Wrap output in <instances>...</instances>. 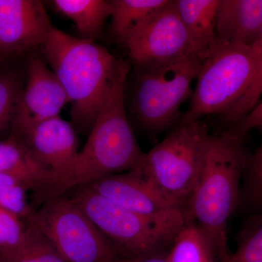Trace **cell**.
Instances as JSON below:
<instances>
[{
	"label": "cell",
	"instance_id": "6da1fadb",
	"mask_svg": "<svg viewBox=\"0 0 262 262\" xmlns=\"http://www.w3.org/2000/svg\"><path fill=\"white\" fill-rule=\"evenodd\" d=\"M130 63L117 58L106 97L83 148L68 173L38 198L42 203L99 179L139 168L143 152L128 121L125 92Z\"/></svg>",
	"mask_w": 262,
	"mask_h": 262
},
{
	"label": "cell",
	"instance_id": "7a4b0ae2",
	"mask_svg": "<svg viewBox=\"0 0 262 262\" xmlns=\"http://www.w3.org/2000/svg\"><path fill=\"white\" fill-rule=\"evenodd\" d=\"M249 157L243 138L229 130L210 134L203 170L188 206L187 218L206 236L218 261L230 253L227 224L238 206Z\"/></svg>",
	"mask_w": 262,
	"mask_h": 262
},
{
	"label": "cell",
	"instance_id": "3957f363",
	"mask_svg": "<svg viewBox=\"0 0 262 262\" xmlns=\"http://www.w3.org/2000/svg\"><path fill=\"white\" fill-rule=\"evenodd\" d=\"M43 53L64 89L75 130L89 134L101 110L117 58L93 40L53 27Z\"/></svg>",
	"mask_w": 262,
	"mask_h": 262
},
{
	"label": "cell",
	"instance_id": "277c9868",
	"mask_svg": "<svg viewBox=\"0 0 262 262\" xmlns=\"http://www.w3.org/2000/svg\"><path fill=\"white\" fill-rule=\"evenodd\" d=\"M67 194L116 248L122 259L139 257L170 247L188 221L186 215L151 220L108 201L89 186Z\"/></svg>",
	"mask_w": 262,
	"mask_h": 262
},
{
	"label": "cell",
	"instance_id": "5b68a950",
	"mask_svg": "<svg viewBox=\"0 0 262 262\" xmlns=\"http://www.w3.org/2000/svg\"><path fill=\"white\" fill-rule=\"evenodd\" d=\"M210 134L201 120H181L163 141L146 153L139 167L143 176L187 215L203 170Z\"/></svg>",
	"mask_w": 262,
	"mask_h": 262
},
{
	"label": "cell",
	"instance_id": "8992f818",
	"mask_svg": "<svg viewBox=\"0 0 262 262\" xmlns=\"http://www.w3.org/2000/svg\"><path fill=\"white\" fill-rule=\"evenodd\" d=\"M201 63L189 56L165 64L135 67L130 110L141 128L159 134L181 121V106L192 96L191 84Z\"/></svg>",
	"mask_w": 262,
	"mask_h": 262
},
{
	"label": "cell",
	"instance_id": "52a82bcc",
	"mask_svg": "<svg viewBox=\"0 0 262 262\" xmlns=\"http://www.w3.org/2000/svg\"><path fill=\"white\" fill-rule=\"evenodd\" d=\"M261 56L254 46L220 39L202 61L190 104L182 120H200L228 111L249 88Z\"/></svg>",
	"mask_w": 262,
	"mask_h": 262
},
{
	"label": "cell",
	"instance_id": "ba28073f",
	"mask_svg": "<svg viewBox=\"0 0 262 262\" xmlns=\"http://www.w3.org/2000/svg\"><path fill=\"white\" fill-rule=\"evenodd\" d=\"M27 223L68 262H120L116 248L67 194L49 198Z\"/></svg>",
	"mask_w": 262,
	"mask_h": 262
},
{
	"label": "cell",
	"instance_id": "9c48e42d",
	"mask_svg": "<svg viewBox=\"0 0 262 262\" xmlns=\"http://www.w3.org/2000/svg\"><path fill=\"white\" fill-rule=\"evenodd\" d=\"M125 48L135 67H155L194 56L176 0H169L151 15L131 35Z\"/></svg>",
	"mask_w": 262,
	"mask_h": 262
},
{
	"label": "cell",
	"instance_id": "30bf717a",
	"mask_svg": "<svg viewBox=\"0 0 262 262\" xmlns=\"http://www.w3.org/2000/svg\"><path fill=\"white\" fill-rule=\"evenodd\" d=\"M88 186L108 201L146 218L163 220L187 216L143 176L139 168L108 176Z\"/></svg>",
	"mask_w": 262,
	"mask_h": 262
},
{
	"label": "cell",
	"instance_id": "8fae6325",
	"mask_svg": "<svg viewBox=\"0 0 262 262\" xmlns=\"http://www.w3.org/2000/svg\"><path fill=\"white\" fill-rule=\"evenodd\" d=\"M11 135L21 139L37 161L53 176L51 184L44 192L70 172L80 151L77 130L60 116Z\"/></svg>",
	"mask_w": 262,
	"mask_h": 262
},
{
	"label": "cell",
	"instance_id": "7c38bea8",
	"mask_svg": "<svg viewBox=\"0 0 262 262\" xmlns=\"http://www.w3.org/2000/svg\"><path fill=\"white\" fill-rule=\"evenodd\" d=\"M68 98L54 72L41 57L31 56L27 81L19 102L11 134L59 116Z\"/></svg>",
	"mask_w": 262,
	"mask_h": 262
},
{
	"label": "cell",
	"instance_id": "4fadbf2b",
	"mask_svg": "<svg viewBox=\"0 0 262 262\" xmlns=\"http://www.w3.org/2000/svg\"><path fill=\"white\" fill-rule=\"evenodd\" d=\"M53 27L40 1L0 0V54L42 48Z\"/></svg>",
	"mask_w": 262,
	"mask_h": 262
},
{
	"label": "cell",
	"instance_id": "5bb4252c",
	"mask_svg": "<svg viewBox=\"0 0 262 262\" xmlns=\"http://www.w3.org/2000/svg\"><path fill=\"white\" fill-rule=\"evenodd\" d=\"M262 25V0H220L216 33L224 42L253 46Z\"/></svg>",
	"mask_w": 262,
	"mask_h": 262
},
{
	"label": "cell",
	"instance_id": "9a60e30c",
	"mask_svg": "<svg viewBox=\"0 0 262 262\" xmlns=\"http://www.w3.org/2000/svg\"><path fill=\"white\" fill-rule=\"evenodd\" d=\"M193 56L203 61L218 44L216 15L220 0H176Z\"/></svg>",
	"mask_w": 262,
	"mask_h": 262
},
{
	"label": "cell",
	"instance_id": "2e32d148",
	"mask_svg": "<svg viewBox=\"0 0 262 262\" xmlns=\"http://www.w3.org/2000/svg\"><path fill=\"white\" fill-rule=\"evenodd\" d=\"M0 173L21 181L34 196L44 192L53 180L52 174L34 158L27 144L11 134L0 141Z\"/></svg>",
	"mask_w": 262,
	"mask_h": 262
},
{
	"label": "cell",
	"instance_id": "e0dca14e",
	"mask_svg": "<svg viewBox=\"0 0 262 262\" xmlns=\"http://www.w3.org/2000/svg\"><path fill=\"white\" fill-rule=\"evenodd\" d=\"M52 4L75 24L83 39L93 41L101 37L113 13L111 2L105 0H54Z\"/></svg>",
	"mask_w": 262,
	"mask_h": 262
},
{
	"label": "cell",
	"instance_id": "ac0fdd59",
	"mask_svg": "<svg viewBox=\"0 0 262 262\" xmlns=\"http://www.w3.org/2000/svg\"><path fill=\"white\" fill-rule=\"evenodd\" d=\"M169 0H113L110 31L117 42L127 41L141 26L165 6Z\"/></svg>",
	"mask_w": 262,
	"mask_h": 262
},
{
	"label": "cell",
	"instance_id": "d6986e66",
	"mask_svg": "<svg viewBox=\"0 0 262 262\" xmlns=\"http://www.w3.org/2000/svg\"><path fill=\"white\" fill-rule=\"evenodd\" d=\"M168 258L169 262H219L210 241L189 220L169 247Z\"/></svg>",
	"mask_w": 262,
	"mask_h": 262
},
{
	"label": "cell",
	"instance_id": "ffe728a7",
	"mask_svg": "<svg viewBox=\"0 0 262 262\" xmlns=\"http://www.w3.org/2000/svg\"><path fill=\"white\" fill-rule=\"evenodd\" d=\"M237 248L229 262H262V211L253 213L236 236Z\"/></svg>",
	"mask_w": 262,
	"mask_h": 262
},
{
	"label": "cell",
	"instance_id": "44dd1931",
	"mask_svg": "<svg viewBox=\"0 0 262 262\" xmlns=\"http://www.w3.org/2000/svg\"><path fill=\"white\" fill-rule=\"evenodd\" d=\"M28 237V224L0 208V262H7L18 253Z\"/></svg>",
	"mask_w": 262,
	"mask_h": 262
},
{
	"label": "cell",
	"instance_id": "7402d4cb",
	"mask_svg": "<svg viewBox=\"0 0 262 262\" xmlns=\"http://www.w3.org/2000/svg\"><path fill=\"white\" fill-rule=\"evenodd\" d=\"M253 213L262 211V136L259 147L250 155L239 190V204Z\"/></svg>",
	"mask_w": 262,
	"mask_h": 262
},
{
	"label": "cell",
	"instance_id": "603a6c76",
	"mask_svg": "<svg viewBox=\"0 0 262 262\" xmlns=\"http://www.w3.org/2000/svg\"><path fill=\"white\" fill-rule=\"evenodd\" d=\"M28 188L21 181L8 174L0 173V208L28 222L34 210L31 206Z\"/></svg>",
	"mask_w": 262,
	"mask_h": 262
},
{
	"label": "cell",
	"instance_id": "cb8c5ba5",
	"mask_svg": "<svg viewBox=\"0 0 262 262\" xmlns=\"http://www.w3.org/2000/svg\"><path fill=\"white\" fill-rule=\"evenodd\" d=\"M28 225L27 244L7 262H68L35 227Z\"/></svg>",
	"mask_w": 262,
	"mask_h": 262
},
{
	"label": "cell",
	"instance_id": "d4e9b609",
	"mask_svg": "<svg viewBox=\"0 0 262 262\" xmlns=\"http://www.w3.org/2000/svg\"><path fill=\"white\" fill-rule=\"evenodd\" d=\"M23 89L11 74L0 75V134L12 130Z\"/></svg>",
	"mask_w": 262,
	"mask_h": 262
},
{
	"label": "cell",
	"instance_id": "484cf974",
	"mask_svg": "<svg viewBox=\"0 0 262 262\" xmlns=\"http://www.w3.org/2000/svg\"><path fill=\"white\" fill-rule=\"evenodd\" d=\"M262 96V56L253 80L246 92L228 111L221 115L222 120L231 127L242 120L256 105Z\"/></svg>",
	"mask_w": 262,
	"mask_h": 262
},
{
	"label": "cell",
	"instance_id": "4316f807",
	"mask_svg": "<svg viewBox=\"0 0 262 262\" xmlns=\"http://www.w3.org/2000/svg\"><path fill=\"white\" fill-rule=\"evenodd\" d=\"M256 128L258 129L262 136V101L258 103L238 123L229 127L228 130L244 139L248 131Z\"/></svg>",
	"mask_w": 262,
	"mask_h": 262
},
{
	"label": "cell",
	"instance_id": "83f0119b",
	"mask_svg": "<svg viewBox=\"0 0 262 262\" xmlns=\"http://www.w3.org/2000/svg\"><path fill=\"white\" fill-rule=\"evenodd\" d=\"M168 248L158 251V252L149 253L139 257L122 259L120 262H169L168 258Z\"/></svg>",
	"mask_w": 262,
	"mask_h": 262
},
{
	"label": "cell",
	"instance_id": "f1b7e54d",
	"mask_svg": "<svg viewBox=\"0 0 262 262\" xmlns=\"http://www.w3.org/2000/svg\"><path fill=\"white\" fill-rule=\"evenodd\" d=\"M253 46H254L258 51H259L262 53V25L257 41H256V43H255Z\"/></svg>",
	"mask_w": 262,
	"mask_h": 262
},
{
	"label": "cell",
	"instance_id": "f546056e",
	"mask_svg": "<svg viewBox=\"0 0 262 262\" xmlns=\"http://www.w3.org/2000/svg\"><path fill=\"white\" fill-rule=\"evenodd\" d=\"M229 255L230 254L227 255L225 257L221 258L220 259H219V262H229Z\"/></svg>",
	"mask_w": 262,
	"mask_h": 262
},
{
	"label": "cell",
	"instance_id": "4dcf8cb0",
	"mask_svg": "<svg viewBox=\"0 0 262 262\" xmlns=\"http://www.w3.org/2000/svg\"><path fill=\"white\" fill-rule=\"evenodd\" d=\"M6 56H3V55L0 54V63H2L3 61H4L5 58Z\"/></svg>",
	"mask_w": 262,
	"mask_h": 262
}]
</instances>
